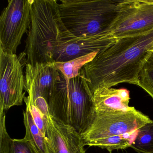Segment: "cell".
<instances>
[{
    "mask_svg": "<svg viewBox=\"0 0 153 153\" xmlns=\"http://www.w3.org/2000/svg\"><path fill=\"white\" fill-rule=\"evenodd\" d=\"M153 51V31L117 40L80 71L93 94L122 83L138 86L139 75ZM93 96V95H92Z\"/></svg>",
    "mask_w": 153,
    "mask_h": 153,
    "instance_id": "cell-1",
    "label": "cell"
},
{
    "mask_svg": "<svg viewBox=\"0 0 153 153\" xmlns=\"http://www.w3.org/2000/svg\"><path fill=\"white\" fill-rule=\"evenodd\" d=\"M60 78L49 100V112L60 122L69 125L79 134L89 128L96 114L93 96L85 78Z\"/></svg>",
    "mask_w": 153,
    "mask_h": 153,
    "instance_id": "cell-2",
    "label": "cell"
},
{
    "mask_svg": "<svg viewBox=\"0 0 153 153\" xmlns=\"http://www.w3.org/2000/svg\"><path fill=\"white\" fill-rule=\"evenodd\" d=\"M61 19L76 37L88 38L105 33L116 15L118 1L61 0Z\"/></svg>",
    "mask_w": 153,
    "mask_h": 153,
    "instance_id": "cell-3",
    "label": "cell"
},
{
    "mask_svg": "<svg viewBox=\"0 0 153 153\" xmlns=\"http://www.w3.org/2000/svg\"><path fill=\"white\" fill-rule=\"evenodd\" d=\"M153 31V0L118 1L116 15L105 34L118 40Z\"/></svg>",
    "mask_w": 153,
    "mask_h": 153,
    "instance_id": "cell-4",
    "label": "cell"
},
{
    "mask_svg": "<svg viewBox=\"0 0 153 153\" xmlns=\"http://www.w3.org/2000/svg\"><path fill=\"white\" fill-rule=\"evenodd\" d=\"M153 122L149 117L132 106L128 111L96 113L88 128L81 134L84 146L97 140L112 136L133 134L148 123Z\"/></svg>",
    "mask_w": 153,
    "mask_h": 153,
    "instance_id": "cell-5",
    "label": "cell"
},
{
    "mask_svg": "<svg viewBox=\"0 0 153 153\" xmlns=\"http://www.w3.org/2000/svg\"><path fill=\"white\" fill-rule=\"evenodd\" d=\"M21 57L0 49V117L5 111L23 104L25 97L24 68L27 64L26 53Z\"/></svg>",
    "mask_w": 153,
    "mask_h": 153,
    "instance_id": "cell-6",
    "label": "cell"
},
{
    "mask_svg": "<svg viewBox=\"0 0 153 153\" xmlns=\"http://www.w3.org/2000/svg\"><path fill=\"white\" fill-rule=\"evenodd\" d=\"M34 0H9L0 17V49L16 54L24 34L30 27Z\"/></svg>",
    "mask_w": 153,
    "mask_h": 153,
    "instance_id": "cell-7",
    "label": "cell"
},
{
    "mask_svg": "<svg viewBox=\"0 0 153 153\" xmlns=\"http://www.w3.org/2000/svg\"><path fill=\"white\" fill-rule=\"evenodd\" d=\"M47 153H85L79 134L74 128L58 121L51 114L45 132Z\"/></svg>",
    "mask_w": 153,
    "mask_h": 153,
    "instance_id": "cell-8",
    "label": "cell"
},
{
    "mask_svg": "<svg viewBox=\"0 0 153 153\" xmlns=\"http://www.w3.org/2000/svg\"><path fill=\"white\" fill-rule=\"evenodd\" d=\"M60 76L54 63H27L26 66L25 82L39 91L48 103Z\"/></svg>",
    "mask_w": 153,
    "mask_h": 153,
    "instance_id": "cell-9",
    "label": "cell"
},
{
    "mask_svg": "<svg viewBox=\"0 0 153 153\" xmlns=\"http://www.w3.org/2000/svg\"><path fill=\"white\" fill-rule=\"evenodd\" d=\"M92 95L97 113L128 111L132 107L129 106V91L126 88L111 87L97 89Z\"/></svg>",
    "mask_w": 153,
    "mask_h": 153,
    "instance_id": "cell-10",
    "label": "cell"
},
{
    "mask_svg": "<svg viewBox=\"0 0 153 153\" xmlns=\"http://www.w3.org/2000/svg\"><path fill=\"white\" fill-rule=\"evenodd\" d=\"M24 123L26 129L25 138L33 146L37 153H47L45 136L35 123L30 111H24Z\"/></svg>",
    "mask_w": 153,
    "mask_h": 153,
    "instance_id": "cell-11",
    "label": "cell"
},
{
    "mask_svg": "<svg viewBox=\"0 0 153 153\" xmlns=\"http://www.w3.org/2000/svg\"><path fill=\"white\" fill-rule=\"evenodd\" d=\"M98 53V52H95L68 61L55 62L54 64L61 74L68 79H71L78 76L81 69L92 61Z\"/></svg>",
    "mask_w": 153,
    "mask_h": 153,
    "instance_id": "cell-12",
    "label": "cell"
},
{
    "mask_svg": "<svg viewBox=\"0 0 153 153\" xmlns=\"http://www.w3.org/2000/svg\"><path fill=\"white\" fill-rule=\"evenodd\" d=\"M131 147L139 153H153V122L139 129Z\"/></svg>",
    "mask_w": 153,
    "mask_h": 153,
    "instance_id": "cell-13",
    "label": "cell"
},
{
    "mask_svg": "<svg viewBox=\"0 0 153 153\" xmlns=\"http://www.w3.org/2000/svg\"><path fill=\"white\" fill-rule=\"evenodd\" d=\"M130 134L112 136L88 142L85 146H88L98 147L106 149L109 153H112L113 150L124 149L131 146L129 136Z\"/></svg>",
    "mask_w": 153,
    "mask_h": 153,
    "instance_id": "cell-14",
    "label": "cell"
},
{
    "mask_svg": "<svg viewBox=\"0 0 153 153\" xmlns=\"http://www.w3.org/2000/svg\"><path fill=\"white\" fill-rule=\"evenodd\" d=\"M138 86L147 92L153 99V51L140 72Z\"/></svg>",
    "mask_w": 153,
    "mask_h": 153,
    "instance_id": "cell-15",
    "label": "cell"
},
{
    "mask_svg": "<svg viewBox=\"0 0 153 153\" xmlns=\"http://www.w3.org/2000/svg\"><path fill=\"white\" fill-rule=\"evenodd\" d=\"M28 94L27 97H25L24 98V101L26 104V109L30 111L35 123L45 136L48 125V118L43 114L35 104L31 95Z\"/></svg>",
    "mask_w": 153,
    "mask_h": 153,
    "instance_id": "cell-16",
    "label": "cell"
},
{
    "mask_svg": "<svg viewBox=\"0 0 153 153\" xmlns=\"http://www.w3.org/2000/svg\"><path fill=\"white\" fill-rule=\"evenodd\" d=\"M0 153H12V139L6 128L5 114L0 117Z\"/></svg>",
    "mask_w": 153,
    "mask_h": 153,
    "instance_id": "cell-17",
    "label": "cell"
},
{
    "mask_svg": "<svg viewBox=\"0 0 153 153\" xmlns=\"http://www.w3.org/2000/svg\"><path fill=\"white\" fill-rule=\"evenodd\" d=\"M12 153H37L33 146L25 137L12 139Z\"/></svg>",
    "mask_w": 153,
    "mask_h": 153,
    "instance_id": "cell-18",
    "label": "cell"
}]
</instances>
